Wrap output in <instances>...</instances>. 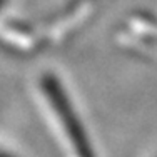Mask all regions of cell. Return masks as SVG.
<instances>
[{"label": "cell", "mask_w": 157, "mask_h": 157, "mask_svg": "<svg viewBox=\"0 0 157 157\" xmlns=\"http://www.w3.org/2000/svg\"><path fill=\"white\" fill-rule=\"evenodd\" d=\"M45 92H47V95L50 97V102H54V105H57V112H59L60 121L69 119L65 127L70 132V140H72V144H75L74 147H75L77 151H80L82 154H85V157H89L90 155V149H89V145H87V139H85V136L82 134L84 130L80 129V125H77V122L72 119L74 117L72 107H70V104L67 102V97H65V102H63V94L60 92L59 85L55 84L54 80H48V85L45 87Z\"/></svg>", "instance_id": "1"}, {"label": "cell", "mask_w": 157, "mask_h": 157, "mask_svg": "<svg viewBox=\"0 0 157 157\" xmlns=\"http://www.w3.org/2000/svg\"><path fill=\"white\" fill-rule=\"evenodd\" d=\"M0 157H10V155H7L5 152H2V151H0Z\"/></svg>", "instance_id": "2"}]
</instances>
